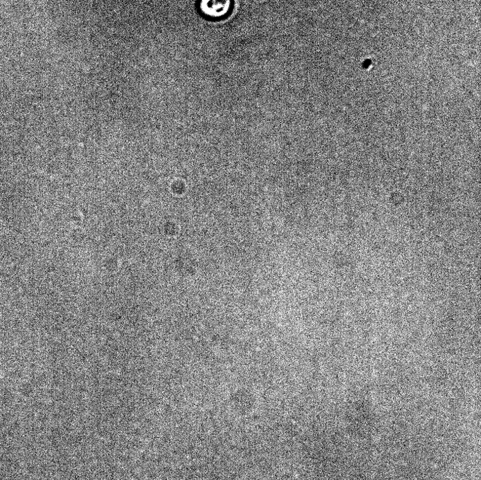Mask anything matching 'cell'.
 Segmentation results:
<instances>
[{
	"instance_id": "cell-1",
	"label": "cell",
	"mask_w": 481,
	"mask_h": 480,
	"mask_svg": "<svg viewBox=\"0 0 481 480\" xmlns=\"http://www.w3.org/2000/svg\"><path fill=\"white\" fill-rule=\"evenodd\" d=\"M233 0H199L200 12L206 18L219 20L228 17L232 12Z\"/></svg>"
}]
</instances>
